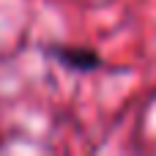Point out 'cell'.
<instances>
[{
  "label": "cell",
  "mask_w": 156,
  "mask_h": 156,
  "mask_svg": "<svg viewBox=\"0 0 156 156\" xmlns=\"http://www.w3.org/2000/svg\"><path fill=\"white\" fill-rule=\"evenodd\" d=\"M49 55L71 71H96L101 66L99 52H93L90 47H63V44H58V47H49Z\"/></svg>",
  "instance_id": "obj_1"
},
{
  "label": "cell",
  "mask_w": 156,
  "mask_h": 156,
  "mask_svg": "<svg viewBox=\"0 0 156 156\" xmlns=\"http://www.w3.org/2000/svg\"><path fill=\"white\" fill-rule=\"evenodd\" d=\"M0 145H3V137H0Z\"/></svg>",
  "instance_id": "obj_2"
}]
</instances>
